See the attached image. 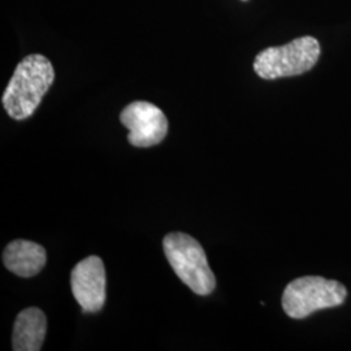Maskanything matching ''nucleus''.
I'll use <instances>...</instances> for the list:
<instances>
[{"label":"nucleus","instance_id":"obj_7","mask_svg":"<svg viewBox=\"0 0 351 351\" xmlns=\"http://www.w3.org/2000/svg\"><path fill=\"white\" fill-rule=\"evenodd\" d=\"M47 262L43 246L32 241L16 239L3 251V263L8 271L20 277L38 275Z\"/></svg>","mask_w":351,"mask_h":351},{"label":"nucleus","instance_id":"obj_4","mask_svg":"<svg viewBox=\"0 0 351 351\" xmlns=\"http://www.w3.org/2000/svg\"><path fill=\"white\" fill-rule=\"evenodd\" d=\"M348 295L346 288L335 280L306 276L291 281L282 294V308L291 319H304L324 308L341 306Z\"/></svg>","mask_w":351,"mask_h":351},{"label":"nucleus","instance_id":"obj_5","mask_svg":"<svg viewBox=\"0 0 351 351\" xmlns=\"http://www.w3.org/2000/svg\"><path fill=\"white\" fill-rule=\"evenodd\" d=\"M120 121L129 130V143L136 147L159 145L168 133V120L163 111L149 101L128 104L120 113Z\"/></svg>","mask_w":351,"mask_h":351},{"label":"nucleus","instance_id":"obj_8","mask_svg":"<svg viewBox=\"0 0 351 351\" xmlns=\"http://www.w3.org/2000/svg\"><path fill=\"white\" fill-rule=\"evenodd\" d=\"M47 332L46 315L37 307H29L17 315L13 326L14 351H39Z\"/></svg>","mask_w":351,"mask_h":351},{"label":"nucleus","instance_id":"obj_6","mask_svg":"<svg viewBox=\"0 0 351 351\" xmlns=\"http://www.w3.org/2000/svg\"><path fill=\"white\" fill-rule=\"evenodd\" d=\"M106 268L99 256L91 255L75 264L71 288L84 313H98L106 303Z\"/></svg>","mask_w":351,"mask_h":351},{"label":"nucleus","instance_id":"obj_9","mask_svg":"<svg viewBox=\"0 0 351 351\" xmlns=\"http://www.w3.org/2000/svg\"><path fill=\"white\" fill-rule=\"evenodd\" d=\"M242 1H246V0H242Z\"/></svg>","mask_w":351,"mask_h":351},{"label":"nucleus","instance_id":"obj_3","mask_svg":"<svg viewBox=\"0 0 351 351\" xmlns=\"http://www.w3.org/2000/svg\"><path fill=\"white\" fill-rule=\"evenodd\" d=\"M319 56L320 45L314 37L297 38L262 51L254 60V71L263 80L303 75L314 68Z\"/></svg>","mask_w":351,"mask_h":351},{"label":"nucleus","instance_id":"obj_2","mask_svg":"<svg viewBox=\"0 0 351 351\" xmlns=\"http://www.w3.org/2000/svg\"><path fill=\"white\" fill-rule=\"evenodd\" d=\"M164 254L178 278L198 295H208L216 288L206 252L191 236L175 232L163 239Z\"/></svg>","mask_w":351,"mask_h":351},{"label":"nucleus","instance_id":"obj_1","mask_svg":"<svg viewBox=\"0 0 351 351\" xmlns=\"http://www.w3.org/2000/svg\"><path fill=\"white\" fill-rule=\"evenodd\" d=\"M55 80L50 60L39 53L23 59L3 94V107L13 120H25L36 112Z\"/></svg>","mask_w":351,"mask_h":351}]
</instances>
